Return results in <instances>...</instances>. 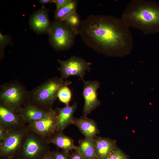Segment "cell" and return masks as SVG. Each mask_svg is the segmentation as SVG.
I'll return each instance as SVG.
<instances>
[{
  "instance_id": "1",
  "label": "cell",
  "mask_w": 159,
  "mask_h": 159,
  "mask_svg": "<svg viewBox=\"0 0 159 159\" xmlns=\"http://www.w3.org/2000/svg\"><path fill=\"white\" fill-rule=\"evenodd\" d=\"M77 33L86 46L107 56L127 55L133 47L129 27L121 18L91 14L82 21Z\"/></svg>"
},
{
  "instance_id": "2",
  "label": "cell",
  "mask_w": 159,
  "mask_h": 159,
  "mask_svg": "<svg viewBox=\"0 0 159 159\" xmlns=\"http://www.w3.org/2000/svg\"><path fill=\"white\" fill-rule=\"evenodd\" d=\"M121 19L129 27L145 35L159 32V3L153 1L132 0L123 11Z\"/></svg>"
},
{
  "instance_id": "3",
  "label": "cell",
  "mask_w": 159,
  "mask_h": 159,
  "mask_svg": "<svg viewBox=\"0 0 159 159\" xmlns=\"http://www.w3.org/2000/svg\"><path fill=\"white\" fill-rule=\"evenodd\" d=\"M72 82L60 77H52L29 92L28 104L43 110L53 109L57 97L59 90L62 87L68 86Z\"/></svg>"
},
{
  "instance_id": "4",
  "label": "cell",
  "mask_w": 159,
  "mask_h": 159,
  "mask_svg": "<svg viewBox=\"0 0 159 159\" xmlns=\"http://www.w3.org/2000/svg\"><path fill=\"white\" fill-rule=\"evenodd\" d=\"M29 92L17 80L6 82L0 87V104L17 113L21 108L28 104Z\"/></svg>"
},
{
  "instance_id": "5",
  "label": "cell",
  "mask_w": 159,
  "mask_h": 159,
  "mask_svg": "<svg viewBox=\"0 0 159 159\" xmlns=\"http://www.w3.org/2000/svg\"><path fill=\"white\" fill-rule=\"evenodd\" d=\"M27 128L16 156L19 159H42L51 152L49 144L45 139Z\"/></svg>"
},
{
  "instance_id": "6",
  "label": "cell",
  "mask_w": 159,
  "mask_h": 159,
  "mask_svg": "<svg viewBox=\"0 0 159 159\" xmlns=\"http://www.w3.org/2000/svg\"><path fill=\"white\" fill-rule=\"evenodd\" d=\"M48 35L53 48L62 51L69 49L74 45L77 34L64 21L55 20L52 23Z\"/></svg>"
},
{
  "instance_id": "7",
  "label": "cell",
  "mask_w": 159,
  "mask_h": 159,
  "mask_svg": "<svg viewBox=\"0 0 159 159\" xmlns=\"http://www.w3.org/2000/svg\"><path fill=\"white\" fill-rule=\"evenodd\" d=\"M57 61L60 65L58 70L63 80H66L70 76H77L79 80H83L85 72L90 71L91 69V62L74 55H72L66 60L58 59Z\"/></svg>"
},
{
  "instance_id": "8",
  "label": "cell",
  "mask_w": 159,
  "mask_h": 159,
  "mask_svg": "<svg viewBox=\"0 0 159 159\" xmlns=\"http://www.w3.org/2000/svg\"><path fill=\"white\" fill-rule=\"evenodd\" d=\"M27 125L9 132L6 138L0 141V157L3 159L16 156L27 130Z\"/></svg>"
},
{
  "instance_id": "9",
  "label": "cell",
  "mask_w": 159,
  "mask_h": 159,
  "mask_svg": "<svg viewBox=\"0 0 159 159\" xmlns=\"http://www.w3.org/2000/svg\"><path fill=\"white\" fill-rule=\"evenodd\" d=\"M82 81L84 85L82 95L85 100L82 113L84 115L87 116L100 105L97 91L100 83L97 80L85 81L84 80Z\"/></svg>"
},
{
  "instance_id": "10",
  "label": "cell",
  "mask_w": 159,
  "mask_h": 159,
  "mask_svg": "<svg viewBox=\"0 0 159 159\" xmlns=\"http://www.w3.org/2000/svg\"><path fill=\"white\" fill-rule=\"evenodd\" d=\"M27 126L29 129L46 139L56 131L57 118L54 110L52 109L45 117Z\"/></svg>"
},
{
  "instance_id": "11",
  "label": "cell",
  "mask_w": 159,
  "mask_h": 159,
  "mask_svg": "<svg viewBox=\"0 0 159 159\" xmlns=\"http://www.w3.org/2000/svg\"><path fill=\"white\" fill-rule=\"evenodd\" d=\"M29 22L31 29L37 34H48L52 24L48 11L44 6L32 14Z\"/></svg>"
},
{
  "instance_id": "12",
  "label": "cell",
  "mask_w": 159,
  "mask_h": 159,
  "mask_svg": "<svg viewBox=\"0 0 159 159\" xmlns=\"http://www.w3.org/2000/svg\"><path fill=\"white\" fill-rule=\"evenodd\" d=\"M22 119L11 108L0 104V124L8 132L26 125Z\"/></svg>"
},
{
  "instance_id": "13",
  "label": "cell",
  "mask_w": 159,
  "mask_h": 159,
  "mask_svg": "<svg viewBox=\"0 0 159 159\" xmlns=\"http://www.w3.org/2000/svg\"><path fill=\"white\" fill-rule=\"evenodd\" d=\"M77 107V103L75 102L71 106L57 107L54 109L57 118L56 131H62L69 125H73V114Z\"/></svg>"
},
{
  "instance_id": "14",
  "label": "cell",
  "mask_w": 159,
  "mask_h": 159,
  "mask_svg": "<svg viewBox=\"0 0 159 159\" xmlns=\"http://www.w3.org/2000/svg\"><path fill=\"white\" fill-rule=\"evenodd\" d=\"M52 109L46 111L28 104L21 108L17 113L25 124H29L45 117Z\"/></svg>"
},
{
  "instance_id": "15",
  "label": "cell",
  "mask_w": 159,
  "mask_h": 159,
  "mask_svg": "<svg viewBox=\"0 0 159 159\" xmlns=\"http://www.w3.org/2000/svg\"><path fill=\"white\" fill-rule=\"evenodd\" d=\"M97 159H106L116 146V141L108 138L96 136L94 138Z\"/></svg>"
},
{
  "instance_id": "16",
  "label": "cell",
  "mask_w": 159,
  "mask_h": 159,
  "mask_svg": "<svg viewBox=\"0 0 159 159\" xmlns=\"http://www.w3.org/2000/svg\"><path fill=\"white\" fill-rule=\"evenodd\" d=\"M73 125H75L85 138H94L99 133V130L96 122L83 115L80 118L74 117Z\"/></svg>"
},
{
  "instance_id": "17",
  "label": "cell",
  "mask_w": 159,
  "mask_h": 159,
  "mask_svg": "<svg viewBox=\"0 0 159 159\" xmlns=\"http://www.w3.org/2000/svg\"><path fill=\"white\" fill-rule=\"evenodd\" d=\"M49 144L54 145L58 148L69 153V151L75 150L77 148L73 140L65 135L62 131H57L45 139Z\"/></svg>"
},
{
  "instance_id": "18",
  "label": "cell",
  "mask_w": 159,
  "mask_h": 159,
  "mask_svg": "<svg viewBox=\"0 0 159 159\" xmlns=\"http://www.w3.org/2000/svg\"><path fill=\"white\" fill-rule=\"evenodd\" d=\"M94 138H85L80 140L75 150L83 159H97L95 153Z\"/></svg>"
},
{
  "instance_id": "19",
  "label": "cell",
  "mask_w": 159,
  "mask_h": 159,
  "mask_svg": "<svg viewBox=\"0 0 159 159\" xmlns=\"http://www.w3.org/2000/svg\"><path fill=\"white\" fill-rule=\"evenodd\" d=\"M77 2L76 0H70L67 3L56 7L54 15L55 20L63 21L67 16L76 11Z\"/></svg>"
},
{
  "instance_id": "20",
  "label": "cell",
  "mask_w": 159,
  "mask_h": 159,
  "mask_svg": "<svg viewBox=\"0 0 159 159\" xmlns=\"http://www.w3.org/2000/svg\"><path fill=\"white\" fill-rule=\"evenodd\" d=\"M63 21L65 22L77 34V30L82 21L80 16L76 11L67 16Z\"/></svg>"
},
{
  "instance_id": "21",
  "label": "cell",
  "mask_w": 159,
  "mask_h": 159,
  "mask_svg": "<svg viewBox=\"0 0 159 159\" xmlns=\"http://www.w3.org/2000/svg\"><path fill=\"white\" fill-rule=\"evenodd\" d=\"M72 97L71 91L67 86L62 87L58 92V98L61 102L64 104L66 106L69 105Z\"/></svg>"
},
{
  "instance_id": "22",
  "label": "cell",
  "mask_w": 159,
  "mask_h": 159,
  "mask_svg": "<svg viewBox=\"0 0 159 159\" xmlns=\"http://www.w3.org/2000/svg\"><path fill=\"white\" fill-rule=\"evenodd\" d=\"M9 45H13L11 42V38L10 36L7 35H3L0 32V60L3 58L4 55V49L7 46Z\"/></svg>"
},
{
  "instance_id": "23",
  "label": "cell",
  "mask_w": 159,
  "mask_h": 159,
  "mask_svg": "<svg viewBox=\"0 0 159 159\" xmlns=\"http://www.w3.org/2000/svg\"><path fill=\"white\" fill-rule=\"evenodd\" d=\"M106 159H129V158L116 145Z\"/></svg>"
},
{
  "instance_id": "24",
  "label": "cell",
  "mask_w": 159,
  "mask_h": 159,
  "mask_svg": "<svg viewBox=\"0 0 159 159\" xmlns=\"http://www.w3.org/2000/svg\"><path fill=\"white\" fill-rule=\"evenodd\" d=\"M54 159H69L68 153L62 150H58L52 152Z\"/></svg>"
},
{
  "instance_id": "25",
  "label": "cell",
  "mask_w": 159,
  "mask_h": 159,
  "mask_svg": "<svg viewBox=\"0 0 159 159\" xmlns=\"http://www.w3.org/2000/svg\"><path fill=\"white\" fill-rule=\"evenodd\" d=\"M9 133L4 127L1 125L0 124V141H2L5 139L8 136Z\"/></svg>"
},
{
  "instance_id": "26",
  "label": "cell",
  "mask_w": 159,
  "mask_h": 159,
  "mask_svg": "<svg viewBox=\"0 0 159 159\" xmlns=\"http://www.w3.org/2000/svg\"><path fill=\"white\" fill-rule=\"evenodd\" d=\"M70 0H52V2L56 5V7H59L68 2Z\"/></svg>"
},
{
  "instance_id": "27",
  "label": "cell",
  "mask_w": 159,
  "mask_h": 159,
  "mask_svg": "<svg viewBox=\"0 0 159 159\" xmlns=\"http://www.w3.org/2000/svg\"><path fill=\"white\" fill-rule=\"evenodd\" d=\"M71 159H83L82 156L75 150L70 156Z\"/></svg>"
},
{
  "instance_id": "28",
  "label": "cell",
  "mask_w": 159,
  "mask_h": 159,
  "mask_svg": "<svg viewBox=\"0 0 159 159\" xmlns=\"http://www.w3.org/2000/svg\"><path fill=\"white\" fill-rule=\"evenodd\" d=\"M39 1L40 4H43L53 3L52 0H39Z\"/></svg>"
},
{
  "instance_id": "29",
  "label": "cell",
  "mask_w": 159,
  "mask_h": 159,
  "mask_svg": "<svg viewBox=\"0 0 159 159\" xmlns=\"http://www.w3.org/2000/svg\"><path fill=\"white\" fill-rule=\"evenodd\" d=\"M51 152L49 154H48L46 156L42 159H49L50 154Z\"/></svg>"
},
{
  "instance_id": "30",
  "label": "cell",
  "mask_w": 159,
  "mask_h": 159,
  "mask_svg": "<svg viewBox=\"0 0 159 159\" xmlns=\"http://www.w3.org/2000/svg\"><path fill=\"white\" fill-rule=\"evenodd\" d=\"M5 159H19L16 156H15L7 158Z\"/></svg>"
},
{
  "instance_id": "31",
  "label": "cell",
  "mask_w": 159,
  "mask_h": 159,
  "mask_svg": "<svg viewBox=\"0 0 159 159\" xmlns=\"http://www.w3.org/2000/svg\"><path fill=\"white\" fill-rule=\"evenodd\" d=\"M49 159H54L52 152H51L50 154Z\"/></svg>"
}]
</instances>
